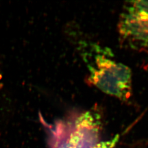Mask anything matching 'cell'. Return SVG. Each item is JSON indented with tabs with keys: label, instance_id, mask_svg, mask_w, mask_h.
Masks as SVG:
<instances>
[{
	"label": "cell",
	"instance_id": "obj_1",
	"mask_svg": "<svg viewBox=\"0 0 148 148\" xmlns=\"http://www.w3.org/2000/svg\"><path fill=\"white\" fill-rule=\"evenodd\" d=\"M84 57L90 72L88 83L108 95L127 101L131 94L130 68L113 60L110 51L95 45Z\"/></svg>",
	"mask_w": 148,
	"mask_h": 148
},
{
	"label": "cell",
	"instance_id": "obj_2",
	"mask_svg": "<svg viewBox=\"0 0 148 148\" xmlns=\"http://www.w3.org/2000/svg\"><path fill=\"white\" fill-rule=\"evenodd\" d=\"M119 29L124 39L148 45V18L138 14L128 7L121 16Z\"/></svg>",
	"mask_w": 148,
	"mask_h": 148
},
{
	"label": "cell",
	"instance_id": "obj_3",
	"mask_svg": "<svg viewBox=\"0 0 148 148\" xmlns=\"http://www.w3.org/2000/svg\"><path fill=\"white\" fill-rule=\"evenodd\" d=\"M129 5V8L138 14L148 18V1H133Z\"/></svg>",
	"mask_w": 148,
	"mask_h": 148
}]
</instances>
